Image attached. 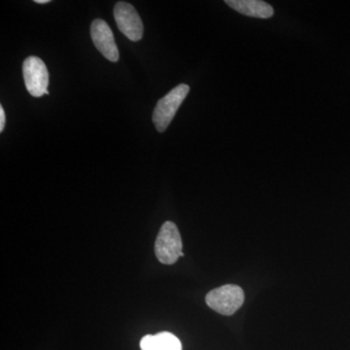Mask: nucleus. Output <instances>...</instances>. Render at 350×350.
I'll use <instances>...</instances> for the list:
<instances>
[{"label":"nucleus","instance_id":"1","mask_svg":"<svg viewBox=\"0 0 350 350\" xmlns=\"http://www.w3.org/2000/svg\"><path fill=\"white\" fill-rule=\"evenodd\" d=\"M183 244L178 228L172 221L163 223L155 243V254L159 261L165 265H172L179 257L184 256L182 252Z\"/></svg>","mask_w":350,"mask_h":350},{"label":"nucleus","instance_id":"3","mask_svg":"<svg viewBox=\"0 0 350 350\" xmlns=\"http://www.w3.org/2000/svg\"><path fill=\"white\" fill-rule=\"evenodd\" d=\"M206 301L209 308L223 315L234 314L243 306L244 293L238 285L227 284L207 293Z\"/></svg>","mask_w":350,"mask_h":350},{"label":"nucleus","instance_id":"9","mask_svg":"<svg viewBox=\"0 0 350 350\" xmlns=\"http://www.w3.org/2000/svg\"><path fill=\"white\" fill-rule=\"evenodd\" d=\"M5 112H4L3 107H0V131H3L4 126H5Z\"/></svg>","mask_w":350,"mask_h":350},{"label":"nucleus","instance_id":"4","mask_svg":"<svg viewBox=\"0 0 350 350\" xmlns=\"http://www.w3.org/2000/svg\"><path fill=\"white\" fill-rule=\"evenodd\" d=\"M23 75L27 92L34 98H40L48 91L49 72L42 59L29 57L23 64Z\"/></svg>","mask_w":350,"mask_h":350},{"label":"nucleus","instance_id":"7","mask_svg":"<svg viewBox=\"0 0 350 350\" xmlns=\"http://www.w3.org/2000/svg\"><path fill=\"white\" fill-rule=\"evenodd\" d=\"M225 3L248 17L269 19L275 13L273 6L261 0H226Z\"/></svg>","mask_w":350,"mask_h":350},{"label":"nucleus","instance_id":"5","mask_svg":"<svg viewBox=\"0 0 350 350\" xmlns=\"http://www.w3.org/2000/svg\"><path fill=\"white\" fill-rule=\"evenodd\" d=\"M114 18L120 31L131 41L137 42L142 38L144 24L135 7L131 3L125 1L117 2L114 7Z\"/></svg>","mask_w":350,"mask_h":350},{"label":"nucleus","instance_id":"6","mask_svg":"<svg viewBox=\"0 0 350 350\" xmlns=\"http://www.w3.org/2000/svg\"><path fill=\"white\" fill-rule=\"evenodd\" d=\"M92 40L101 55L112 63L119 59V51L109 25L105 21L96 19L91 25Z\"/></svg>","mask_w":350,"mask_h":350},{"label":"nucleus","instance_id":"10","mask_svg":"<svg viewBox=\"0 0 350 350\" xmlns=\"http://www.w3.org/2000/svg\"><path fill=\"white\" fill-rule=\"evenodd\" d=\"M50 0H36V3L38 4H45V3H49Z\"/></svg>","mask_w":350,"mask_h":350},{"label":"nucleus","instance_id":"2","mask_svg":"<svg viewBox=\"0 0 350 350\" xmlns=\"http://www.w3.org/2000/svg\"><path fill=\"white\" fill-rule=\"evenodd\" d=\"M189 91H190V87L188 85L180 84L158 101L154 109L152 120L159 133H163L167 130L179 107L187 96Z\"/></svg>","mask_w":350,"mask_h":350},{"label":"nucleus","instance_id":"8","mask_svg":"<svg viewBox=\"0 0 350 350\" xmlns=\"http://www.w3.org/2000/svg\"><path fill=\"white\" fill-rule=\"evenodd\" d=\"M142 350H182L178 338L169 332H161L156 335H147L140 340Z\"/></svg>","mask_w":350,"mask_h":350}]
</instances>
